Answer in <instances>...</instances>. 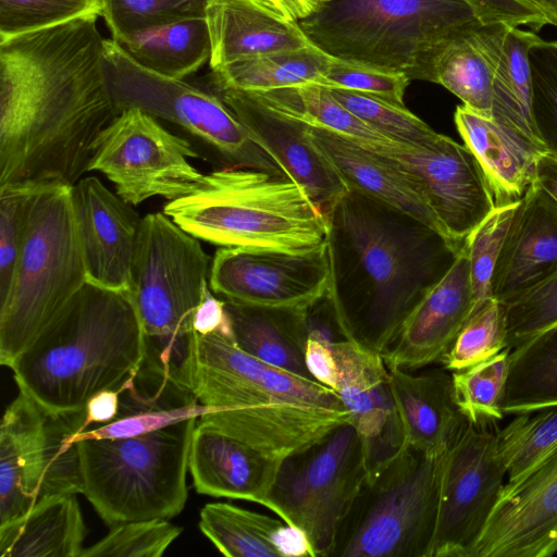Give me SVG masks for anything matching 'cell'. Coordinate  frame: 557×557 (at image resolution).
<instances>
[{
    "label": "cell",
    "mask_w": 557,
    "mask_h": 557,
    "mask_svg": "<svg viewBox=\"0 0 557 557\" xmlns=\"http://www.w3.org/2000/svg\"><path fill=\"white\" fill-rule=\"evenodd\" d=\"M147 355L127 292L86 283L11 366L20 391L55 412H78L104 389L122 391Z\"/></svg>",
    "instance_id": "3957f363"
},
{
    "label": "cell",
    "mask_w": 557,
    "mask_h": 557,
    "mask_svg": "<svg viewBox=\"0 0 557 557\" xmlns=\"http://www.w3.org/2000/svg\"><path fill=\"white\" fill-rule=\"evenodd\" d=\"M194 331L200 334L221 332L233 337L225 301L219 298L212 290L207 295L196 312Z\"/></svg>",
    "instance_id": "f5cc1de1"
},
{
    "label": "cell",
    "mask_w": 557,
    "mask_h": 557,
    "mask_svg": "<svg viewBox=\"0 0 557 557\" xmlns=\"http://www.w3.org/2000/svg\"><path fill=\"white\" fill-rule=\"evenodd\" d=\"M557 553V448L522 479L506 482L470 557Z\"/></svg>",
    "instance_id": "ac0fdd59"
},
{
    "label": "cell",
    "mask_w": 557,
    "mask_h": 557,
    "mask_svg": "<svg viewBox=\"0 0 557 557\" xmlns=\"http://www.w3.org/2000/svg\"><path fill=\"white\" fill-rule=\"evenodd\" d=\"M121 392L104 389L89 398L86 405V425L108 423L114 420L120 410Z\"/></svg>",
    "instance_id": "db71d44e"
},
{
    "label": "cell",
    "mask_w": 557,
    "mask_h": 557,
    "mask_svg": "<svg viewBox=\"0 0 557 557\" xmlns=\"http://www.w3.org/2000/svg\"><path fill=\"white\" fill-rule=\"evenodd\" d=\"M199 529L227 557H314L301 530L226 503L207 504Z\"/></svg>",
    "instance_id": "f546056e"
},
{
    "label": "cell",
    "mask_w": 557,
    "mask_h": 557,
    "mask_svg": "<svg viewBox=\"0 0 557 557\" xmlns=\"http://www.w3.org/2000/svg\"><path fill=\"white\" fill-rule=\"evenodd\" d=\"M519 202L520 200L496 205L465 242L475 310L492 297L494 268Z\"/></svg>",
    "instance_id": "b9f144b4"
},
{
    "label": "cell",
    "mask_w": 557,
    "mask_h": 557,
    "mask_svg": "<svg viewBox=\"0 0 557 557\" xmlns=\"http://www.w3.org/2000/svg\"><path fill=\"white\" fill-rule=\"evenodd\" d=\"M482 24L529 26L537 32L552 25L548 15L533 0H465Z\"/></svg>",
    "instance_id": "f907efd6"
},
{
    "label": "cell",
    "mask_w": 557,
    "mask_h": 557,
    "mask_svg": "<svg viewBox=\"0 0 557 557\" xmlns=\"http://www.w3.org/2000/svg\"><path fill=\"white\" fill-rule=\"evenodd\" d=\"M282 460L198 422L191 438L188 469L200 494L265 507Z\"/></svg>",
    "instance_id": "cb8c5ba5"
},
{
    "label": "cell",
    "mask_w": 557,
    "mask_h": 557,
    "mask_svg": "<svg viewBox=\"0 0 557 557\" xmlns=\"http://www.w3.org/2000/svg\"><path fill=\"white\" fill-rule=\"evenodd\" d=\"M506 474L496 433L469 422L446 455L431 557H470Z\"/></svg>",
    "instance_id": "9a60e30c"
},
{
    "label": "cell",
    "mask_w": 557,
    "mask_h": 557,
    "mask_svg": "<svg viewBox=\"0 0 557 557\" xmlns=\"http://www.w3.org/2000/svg\"><path fill=\"white\" fill-rule=\"evenodd\" d=\"M85 430L86 409L51 411L20 391L0 428V524L46 499L83 493L75 436Z\"/></svg>",
    "instance_id": "30bf717a"
},
{
    "label": "cell",
    "mask_w": 557,
    "mask_h": 557,
    "mask_svg": "<svg viewBox=\"0 0 557 557\" xmlns=\"http://www.w3.org/2000/svg\"><path fill=\"white\" fill-rule=\"evenodd\" d=\"M505 306L507 348L513 349L557 324V272Z\"/></svg>",
    "instance_id": "c3c4849f"
},
{
    "label": "cell",
    "mask_w": 557,
    "mask_h": 557,
    "mask_svg": "<svg viewBox=\"0 0 557 557\" xmlns=\"http://www.w3.org/2000/svg\"><path fill=\"white\" fill-rule=\"evenodd\" d=\"M307 136L348 189L381 200L443 233L419 184L389 160L325 129L307 125Z\"/></svg>",
    "instance_id": "83f0119b"
},
{
    "label": "cell",
    "mask_w": 557,
    "mask_h": 557,
    "mask_svg": "<svg viewBox=\"0 0 557 557\" xmlns=\"http://www.w3.org/2000/svg\"><path fill=\"white\" fill-rule=\"evenodd\" d=\"M337 368L338 388L351 424L364 443L370 468L391 456L403 444L389 371L381 354L350 341L331 344Z\"/></svg>",
    "instance_id": "7402d4cb"
},
{
    "label": "cell",
    "mask_w": 557,
    "mask_h": 557,
    "mask_svg": "<svg viewBox=\"0 0 557 557\" xmlns=\"http://www.w3.org/2000/svg\"><path fill=\"white\" fill-rule=\"evenodd\" d=\"M197 419L136 436L77 442L82 494L108 525L170 519L184 509Z\"/></svg>",
    "instance_id": "ba28073f"
},
{
    "label": "cell",
    "mask_w": 557,
    "mask_h": 557,
    "mask_svg": "<svg viewBox=\"0 0 557 557\" xmlns=\"http://www.w3.org/2000/svg\"><path fill=\"white\" fill-rule=\"evenodd\" d=\"M325 216L326 297L338 327L347 341L382 355L465 244L351 189Z\"/></svg>",
    "instance_id": "7a4b0ae2"
},
{
    "label": "cell",
    "mask_w": 557,
    "mask_h": 557,
    "mask_svg": "<svg viewBox=\"0 0 557 557\" xmlns=\"http://www.w3.org/2000/svg\"><path fill=\"white\" fill-rule=\"evenodd\" d=\"M557 406V325L510 351L504 414Z\"/></svg>",
    "instance_id": "8d00e7d4"
},
{
    "label": "cell",
    "mask_w": 557,
    "mask_h": 557,
    "mask_svg": "<svg viewBox=\"0 0 557 557\" xmlns=\"http://www.w3.org/2000/svg\"><path fill=\"white\" fill-rule=\"evenodd\" d=\"M557 325V324H556Z\"/></svg>",
    "instance_id": "680465c9"
},
{
    "label": "cell",
    "mask_w": 557,
    "mask_h": 557,
    "mask_svg": "<svg viewBox=\"0 0 557 557\" xmlns=\"http://www.w3.org/2000/svg\"><path fill=\"white\" fill-rule=\"evenodd\" d=\"M351 113L388 139L412 147L430 145L440 133L410 112L406 106L345 89H330Z\"/></svg>",
    "instance_id": "ab89813d"
},
{
    "label": "cell",
    "mask_w": 557,
    "mask_h": 557,
    "mask_svg": "<svg viewBox=\"0 0 557 557\" xmlns=\"http://www.w3.org/2000/svg\"><path fill=\"white\" fill-rule=\"evenodd\" d=\"M548 15L552 26L557 27V0H533Z\"/></svg>",
    "instance_id": "6f0895ef"
},
{
    "label": "cell",
    "mask_w": 557,
    "mask_h": 557,
    "mask_svg": "<svg viewBox=\"0 0 557 557\" xmlns=\"http://www.w3.org/2000/svg\"><path fill=\"white\" fill-rule=\"evenodd\" d=\"M103 57L119 113L138 108L181 126L234 166L286 176L215 92L140 66L112 38H104Z\"/></svg>",
    "instance_id": "7c38bea8"
},
{
    "label": "cell",
    "mask_w": 557,
    "mask_h": 557,
    "mask_svg": "<svg viewBox=\"0 0 557 557\" xmlns=\"http://www.w3.org/2000/svg\"><path fill=\"white\" fill-rule=\"evenodd\" d=\"M71 187L45 184L34 199L8 288L0 295V363L16 358L87 283Z\"/></svg>",
    "instance_id": "5b68a950"
},
{
    "label": "cell",
    "mask_w": 557,
    "mask_h": 557,
    "mask_svg": "<svg viewBox=\"0 0 557 557\" xmlns=\"http://www.w3.org/2000/svg\"><path fill=\"white\" fill-rule=\"evenodd\" d=\"M456 127L481 165L495 203L520 200L535 181L539 147L461 104L454 115Z\"/></svg>",
    "instance_id": "f1b7e54d"
},
{
    "label": "cell",
    "mask_w": 557,
    "mask_h": 557,
    "mask_svg": "<svg viewBox=\"0 0 557 557\" xmlns=\"http://www.w3.org/2000/svg\"><path fill=\"white\" fill-rule=\"evenodd\" d=\"M263 106L308 126L325 129L374 150L393 141L346 109L324 86L307 84L248 91Z\"/></svg>",
    "instance_id": "d590c367"
},
{
    "label": "cell",
    "mask_w": 557,
    "mask_h": 557,
    "mask_svg": "<svg viewBox=\"0 0 557 557\" xmlns=\"http://www.w3.org/2000/svg\"><path fill=\"white\" fill-rule=\"evenodd\" d=\"M506 306L491 297L470 317L442 360L447 371L484 361L507 348Z\"/></svg>",
    "instance_id": "60d3db41"
},
{
    "label": "cell",
    "mask_w": 557,
    "mask_h": 557,
    "mask_svg": "<svg viewBox=\"0 0 557 557\" xmlns=\"http://www.w3.org/2000/svg\"><path fill=\"white\" fill-rule=\"evenodd\" d=\"M474 311L470 265L463 245L455 263L413 308L382 354L387 368L413 372L442 362Z\"/></svg>",
    "instance_id": "ffe728a7"
},
{
    "label": "cell",
    "mask_w": 557,
    "mask_h": 557,
    "mask_svg": "<svg viewBox=\"0 0 557 557\" xmlns=\"http://www.w3.org/2000/svg\"><path fill=\"white\" fill-rule=\"evenodd\" d=\"M86 534L75 494L60 495L0 524V556L81 557Z\"/></svg>",
    "instance_id": "1f68e13d"
},
{
    "label": "cell",
    "mask_w": 557,
    "mask_h": 557,
    "mask_svg": "<svg viewBox=\"0 0 557 557\" xmlns=\"http://www.w3.org/2000/svg\"><path fill=\"white\" fill-rule=\"evenodd\" d=\"M370 470L363 441L343 423L282 460L265 508L308 537L314 557H331L339 527Z\"/></svg>",
    "instance_id": "8fae6325"
},
{
    "label": "cell",
    "mask_w": 557,
    "mask_h": 557,
    "mask_svg": "<svg viewBox=\"0 0 557 557\" xmlns=\"http://www.w3.org/2000/svg\"><path fill=\"white\" fill-rule=\"evenodd\" d=\"M542 38L509 27L504 36L493 84L492 120L544 150L531 115L530 49Z\"/></svg>",
    "instance_id": "e575fe53"
},
{
    "label": "cell",
    "mask_w": 557,
    "mask_h": 557,
    "mask_svg": "<svg viewBox=\"0 0 557 557\" xmlns=\"http://www.w3.org/2000/svg\"><path fill=\"white\" fill-rule=\"evenodd\" d=\"M388 371L403 443L428 454L447 453L469 423L456 401L451 373L445 368Z\"/></svg>",
    "instance_id": "4316f807"
},
{
    "label": "cell",
    "mask_w": 557,
    "mask_h": 557,
    "mask_svg": "<svg viewBox=\"0 0 557 557\" xmlns=\"http://www.w3.org/2000/svg\"><path fill=\"white\" fill-rule=\"evenodd\" d=\"M507 482L522 479L557 448V406L516 414L496 433Z\"/></svg>",
    "instance_id": "74e56055"
},
{
    "label": "cell",
    "mask_w": 557,
    "mask_h": 557,
    "mask_svg": "<svg viewBox=\"0 0 557 557\" xmlns=\"http://www.w3.org/2000/svg\"><path fill=\"white\" fill-rule=\"evenodd\" d=\"M99 15L0 40V188L73 186L98 134L119 114Z\"/></svg>",
    "instance_id": "6da1fadb"
},
{
    "label": "cell",
    "mask_w": 557,
    "mask_h": 557,
    "mask_svg": "<svg viewBox=\"0 0 557 557\" xmlns=\"http://www.w3.org/2000/svg\"><path fill=\"white\" fill-rule=\"evenodd\" d=\"M211 71L242 60L307 48L313 44L298 22L270 0H208Z\"/></svg>",
    "instance_id": "d4e9b609"
},
{
    "label": "cell",
    "mask_w": 557,
    "mask_h": 557,
    "mask_svg": "<svg viewBox=\"0 0 557 557\" xmlns=\"http://www.w3.org/2000/svg\"><path fill=\"white\" fill-rule=\"evenodd\" d=\"M372 151L419 184L443 233L460 246L496 206L472 151L443 134L425 147L392 143Z\"/></svg>",
    "instance_id": "2e32d148"
},
{
    "label": "cell",
    "mask_w": 557,
    "mask_h": 557,
    "mask_svg": "<svg viewBox=\"0 0 557 557\" xmlns=\"http://www.w3.org/2000/svg\"><path fill=\"white\" fill-rule=\"evenodd\" d=\"M103 0H0V40L86 15H102Z\"/></svg>",
    "instance_id": "ee69618b"
},
{
    "label": "cell",
    "mask_w": 557,
    "mask_h": 557,
    "mask_svg": "<svg viewBox=\"0 0 557 557\" xmlns=\"http://www.w3.org/2000/svg\"><path fill=\"white\" fill-rule=\"evenodd\" d=\"M208 0H103L102 15L112 35L180 20L205 17Z\"/></svg>",
    "instance_id": "bcb514c9"
},
{
    "label": "cell",
    "mask_w": 557,
    "mask_h": 557,
    "mask_svg": "<svg viewBox=\"0 0 557 557\" xmlns=\"http://www.w3.org/2000/svg\"><path fill=\"white\" fill-rule=\"evenodd\" d=\"M323 78V86L329 89L357 91L398 106H405L404 96L410 81L399 72L345 60H339L330 67Z\"/></svg>",
    "instance_id": "681fc988"
},
{
    "label": "cell",
    "mask_w": 557,
    "mask_h": 557,
    "mask_svg": "<svg viewBox=\"0 0 557 557\" xmlns=\"http://www.w3.org/2000/svg\"><path fill=\"white\" fill-rule=\"evenodd\" d=\"M306 363L311 376L317 382L337 392L338 368L331 344L308 337Z\"/></svg>",
    "instance_id": "816d5d0a"
},
{
    "label": "cell",
    "mask_w": 557,
    "mask_h": 557,
    "mask_svg": "<svg viewBox=\"0 0 557 557\" xmlns=\"http://www.w3.org/2000/svg\"><path fill=\"white\" fill-rule=\"evenodd\" d=\"M476 22L465 0H326L298 24L330 55L411 81L433 48Z\"/></svg>",
    "instance_id": "8992f818"
},
{
    "label": "cell",
    "mask_w": 557,
    "mask_h": 557,
    "mask_svg": "<svg viewBox=\"0 0 557 557\" xmlns=\"http://www.w3.org/2000/svg\"><path fill=\"white\" fill-rule=\"evenodd\" d=\"M446 455L403 443L374 463L331 557H431Z\"/></svg>",
    "instance_id": "9c48e42d"
},
{
    "label": "cell",
    "mask_w": 557,
    "mask_h": 557,
    "mask_svg": "<svg viewBox=\"0 0 557 557\" xmlns=\"http://www.w3.org/2000/svg\"><path fill=\"white\" fill-rule=\"evenodd\" d=\"M182 383L213 410L283 403L347 410L335 391L263 362L221 334L205 339L188 357Z\"/></svg>",
    "instance_id": "5bb4252c"
},
{
    "label": "cell",
    "mask_w": 557,
    "mask_h": 557,
    "mask_svg": "<svg viewBox=\"0 0 557 557\" xmlns=\"http://www.w3.org/2000/svg\"><path fill=\"white\" fill-rule=\"evenodd\" d=\"M535 182L557 201V158L547 152L540 154Z\"/></svg>",
    "instance_id": "11a10c76"
},
{
    "label": "cell",
    "mask_w": 557,
    "mask_h": 557,
    "mask_svg": "<svg viewBox=\"0 0 557 557\" xmlns=\"http://www.w3.org/2000/svg\"><path fill=\"white\" fill-rule=\"evenodd\" d=\"M199 158L191 144L163 127L151 114L122 110L96 137L87 172L103 174L127 203L138 206L161 197L176 200L202 184L190 162Z\"/></svg>",
    "instance_id": "4fadbf2b"
},
{
    "label": "cell",
    "mask_w": 557,
    "mask_h": 557,
    "mask_svg": "<svg viewBox=\"0 0 557 557\" xmlns=\"http://www.w3.org/2000/svg\"><path fill=\"white\" fill-rule=\"evenodd\" d=\"M163 212L220 247L307 253L322 248L327 235L325 213L295 181L234 165L205 174L199 188L168 201Z\"/></svg>",
    "instance_id": "277c9868"
},
{
    "label": "cell",
    "mask_w": 557,
    "mask_h": 557,
    "mask_svg": "<svg viewBox=\"0 0 557 557\" xmlns=\"http://www.w3.org/2000/svg\"><path fill=\"white\" fill-rule=\"evenodd\" d=\"M292 21L299 22L319 11L326 0H270Z\"/></svg>",
    "instance_id": "9f6ffc18"
},
{
    "label": "cell",
    "mask_w": 557,
    "mask_h": 557,
    "mask_svg": "<svg viewBox=\"0 0 557 557\" xmlns=\"http://www.w3.org/2000/svg\"><path fill=\"white\" fill-rule=\"evenodd\" d=\"M557 272V201L535 181L520 199L492 276L509 304Z\"/></svg>",
    "instance_id": "603a6c76"
},
{
    "label": "cell",
    "mask_w": 557,
    "mask_h": 557,
    "mask_svg": "<svg viewBox=\"0 0 557 557\" xmlns=\"http://www.w3.org/2000/svg\"><path fill=\"white\" fill-rule=\"evenodd\" d=\"M209 284L222 300L238 305L306 309L327 295L325 245L307 253L220 247Z\"/></svg>",
    "instance_id": "e0dca14e"
},
{
    "label": "cell",
    "mask_w": 557,
    "mask_h": 557,
    "mask_svg": "<svg viewBox=\"0 0 557 557\" xmlns=\"http://www.w3.org/2000/svg\"><path fill=\"white\" fill-rule=\"evenodd\" d=\"M235 344L248 355L315 381L306 363L309 337L306 309L268 308L225 301Z\"/></svg>",
    "instance_id": "4dcf8cb0"
},
{
    "label": "cell",
    "mask_w": 557,
    "mask_h": 557,
    "mask_svg": "<svg viewBox=\"0 0 557 557\" xmlns=\"http://www.w3.org/2000/svg\"><path fill=\"white\" fill-rule=\"evenodd\" d=\"M115 44L140 66L185 79L209 63L211 41L205 17H194L112 35Z\"/></svg>",
    "instance_id": "d6a6232c"
},
{
    "label": "cell",
    "mask_w": 557,
    "mask_h": 557,
    "mask_svg": "<svg viewBox=\"0 0 557 557\" xmlns=\"http://www.w3.org/2000/svg\"><path fill=\"white\" fill-rule=\"evenodd\" d=\"M529 64L534 128L545 152L557 158V40L537 41Z\"/></svg>",
    "instance_id": "7bdbcfd3"
},
{
    "label": "cell",
    "mask_w": 557,
    "mask_h": 557,
    "mask_svg": "<svg viewBox=\"0 0 557 557\" xmlns=\"http://www.w3.org/2000/svg\"><path fill=\"white\" fill-rule=\"evenodd\" d=\"M255 141L300 185L325 213L348 191L339 175L307 136V125L270 110L250 92L212 88Z\"/></svg>",
    "instance_id": "44dd1931"
},
{
    "label": "cell",
    "mask_w": 557,
    "mask_h": 557,
    "mask_svg": "<svg viewBox=\"0 0 557 557\" xmlns=\"http://www.w3.org/2000/svg\"><path fill=\"white\" fill-rule=\"evenodd\" d=\"M182 531L160 518L119 523L99 542L84 548L81 557H160Z\"/></svg>",
    "instance_id": "f6af8a7d"
},
{
    "label": "cell",
    "mask_w": 557,
    "mask_h": 557,
    "mask_svg": "<svg viewBox=\"0 0 557 557\" xmlns=\"http://www.w3.org/2000/svg\"><path fill=\"white\" fill-rule=\"evenodd\" d=\"M87 282L128 292L141 219L133 206L95 176L71 187Z\"/></svg>",
    "instance_id": "d6986e66"
},
{
    "label": "cell",
    "mask_w": 557,
    "mask_h": 557,
    "mask_svg": "<svg viewBox=\"0 0 557 557\" xmlns=\"http://www.w3.org/2000/svg\"><path fill=\"white\" fill-rule=\"evenodd\" d=\"M339 60L312 45L242 60L213 70L211 86L244 91H268L307 84L323 86L324 73Z\"/></svg>",
    "instance_id": "836d02e7"
},
{
    "label": "cell",
    "mask_w": 557,
    "mask_h": 557,
    "mask_svg": "<svg viewBox=\"0 0 557 557\" xmlns=\"http://www.w3.org/2000/svg\"><path fill=\"white\" fill-rule=\"evenodd\" d=\"M509 27L476 22L459 29L426 54L418 79L442 85L463 106L492 119L494 76Z\"/></svg>",
    "instance_id": "484cf974"
},
{
    "label": "cell",
    "mask_w": 557,
    "mask_h": 557,
    "mask_svg": "<svg viewBox=\"0 0 557 557\" xmlns=\"http://www.w3.org/2000/svg\"><path fill=\"white\" fill-rule=\"evenodd\" d=\"M211 260L200 239L163 211L141 219L127 294L146 336L143 367L170 377L178 364L211 292Z\"/></svg>",
    "instance_id": "52a82bcc"
},
{
    "label": "cell",
    "mask_w": 557,
    "mask_h": 557,
    "mask_svg": "<svg viewBox=\"0 0 557 557\" xmlns=\"http://www.w3.org/2000/svg\"><path fill=\"white\" fill-rule=\"evenodd\" d=\"M510 351L505 348L484 361L451 372L456 401L470 423L488 426L504 418Z\"/></svg>",
    "instance_id": "f35d334b"
},
{
    "label": "cell",
    "mask_w": 557,
    "mask_h": 557,
    "mask_svg": "<svg viewBox=\"0 0 557 557\" xmlns=\"http://www.w3.org/2000/svg\"><path fill=\"white\" fill-rule=\"evenodd\" d=\"M45 184L16 183L0 188V295L9 286L35 197Z\"/></svg>",
    "instance_id": "7dc6e473"
}]
</instances>
